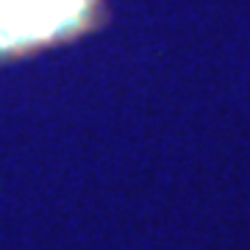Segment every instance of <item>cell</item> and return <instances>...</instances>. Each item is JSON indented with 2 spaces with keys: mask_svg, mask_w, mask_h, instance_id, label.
<instances>
[{
  "mask_svg": "<svg viewBox=\"0 0 250 250\" xmlns=\"http://www.w3.org/2000/svg\"><path fill=\"white\" fill-rule=\"evenodd\" d=\"M95 0H0V56H20L86 28Z\"/></svg>",
  "mask_w": 250,
  "mask_h": 250,
  "instance_id": "6da1fadb",
  "label": "cell"
}]
</instances>
